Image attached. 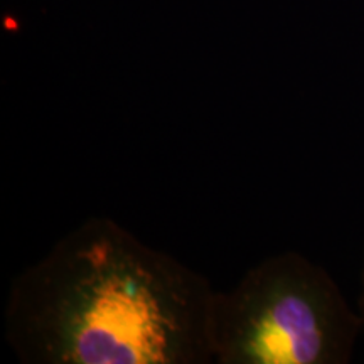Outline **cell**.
Instances as JSON below:
<instances>
[{
  "label": "cell",
  "instance_id": "6da1fadb",
  "mask_svg": "<svg viewBox=\"0 0 364 364\" xmlns=\"http://www.w3.org/2000/svg\"><path fill=\"white\" fill-rule=\"evenodd\" d=\"M215 292L118 221L90 216L14 279L4 329L26 364H208Z\"/></svg>",
  "mask_w": 364,
  "mask_h": 364
},
{
  "label": "cell",
  "instance_id": "7a4b0ae2",
  "mask_svg": "<svg viewBox=\"0 0 364 364\" xmlns=\"http://www.w3.org/2000/svg\"><path fill=\"white\" fill-rule=\"evenodd\" d=\"M363 332L334 277L290 250L216 290L209 316L218 364H348Z\"/></svg>",
  "mask_w": 364,
  "mask_h": 364
},
{
  "label": "cell",
  "instance_id": "3957f363",
  "mask_svg": "<svg viewBox=\"0 0 364 364\" xmlns=\"http://www.w3.org/2000/svg\"><path fill=\"white\" fill-rule=\"evenodd\" d=\"M358 312L361 316L363 327H364V257H363V268H361V295L358 300Z\"/></svg>",
  "mask_w": 364,
  "mask_h": 364
}]
</instances>
